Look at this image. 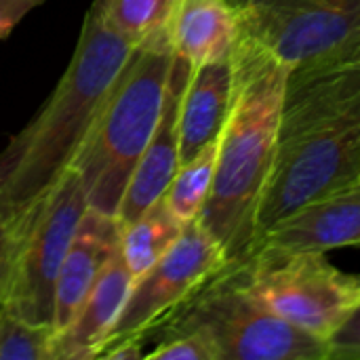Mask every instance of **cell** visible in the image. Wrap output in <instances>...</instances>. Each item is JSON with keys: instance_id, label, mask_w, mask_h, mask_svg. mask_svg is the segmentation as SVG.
Wrapping results in <instances>:
<instances>
[{"instance_id": "obj_1", "label": "cell", "mask_w": 360, "mask_h": 360, "mask_svg": "<svg viewBox=\"0 0 360 360\" xmlns=\"http://www.w3.org/2000/svg\"><path fill=\"white\" fill-rule=\"evenodd\" d=\"M360 184V53L293 65L276 154L257 209L262 236L306 205ZM257 249V247H255Z\"/></svg>"}, {"instance_id": "obj_2", "label": "cell", "mask_w": 360, "mask_h": 360, "mask_svg": "<svg viewBox=\"0 0 360 360\" xmlns=\"http://www.w3.org/2000/svg\"><path fill=\"white\" fill-rule=\"evenodd\" d=\"M135 49L105 23L93 0L55 91L0 152V211L17 234L72 169Z\"/></svg>"}, {"instance_id": "obj_3", "label": "cell", "mask_w": 360, "mask_h": 360, "mask_svg": "<svg viewBox=\"0 0 360 360\" xmlns=\"http://www.w3.org/2000/svg\"><path fill=\"white\" fill-rule=\"evenodd\" d=\"M234 91L219 133L211 196L198 217L221 245L228 266L245 264L257 247L255 221L268 184L289 65L243 30L234 51Z\"/></svg>"}, {"instance_id": "obj_4", "label": "cell", "mask_w": 360, "mask_h": 360, "mask_svg": "<svg viewBox=\"0 0 360 360\" xmlns=\"http://www.w3.org/2000/svg\"><path fill=\"white\" fill-rule=\"evenodd\" d=\"M173 57L165 27L135 49L101 108L72 165L84 184L91 209L116 217L131 173L158 127Z\"/></svg>"}, {"instance_id": "obj_5", "label": "cell", "mask_w": 360, "mask_h": 360, "mask_svg": "<svg viewBox=\"0 0 360 360\" xmlns=\"http://www.w3.org/2000/svg\"><path fill=\"white\" fill-rule=\"evenodd\" d=\"M198 331L219 360H327L329 344L289 325L247 287L240 268H224L167 325Z\"/></svg>"}, {"instance_id": "obj_6", "label": "cell", "mask_w": 360, "mask_h": 360, "mask_svg": "<svg viewBox=\"0 0 360 360\" xmlns=\"http://www.w3.org/2000/svg\"><path fill=\"white\" fill-rule=\"evenodd\" d=\"M234 268L266 308L327 344L360 304V276L335 268L327 253L257 249Z\"/></svg>"}, {"instance_id": "obj_7", "label": "cell", "mask_w": 360, "mask_h": 360, "mask_svg": "<svg viewBox=\"0 0 360 360\" xmlns=\"http://www.w3.org/2000/svg\"><path fill=\"white\" fill-rule=\"evenodd\" d=\"M86 209L84 184L80 175L70 169L19 232L11 285L2 308L30 325L53 329L59 268Z\"/></svg>"}, {"instance_id": "obj_8", "label": "cell", "mask_w": 360, "mask_h": 360, "mask_svg": "<svg viewBox=\"0 0 360 360\" xmlns=\"http://www.w3.org/2000/svg\"><path fill=\"white\" fill-rule=\"evenodd\" d=\"M226 266L228 259L221 245L202 224L198 219L186 224L175 245L133 281L99 354L124 340H146L158 327H165Z\"/></svg>"}, {"instance_id": "obj_9", "label": "cell", "mask_w": 360, "mask_h": 360, "mask_svg": "<svg viewBox=\"0 0 360 360\" xmlns=\"http://www.w3.org/2000/svg\"><path fill=\"white\" fill-rule=\"evenodd\" d=\"M245 32L289 68L360 44V0H247Z\"/></svg>"}, {"instance_id": "obj_10", "label": "cell", "mask_w": 360, "mask_h": 360, "mask_svg": "<svg viewBox=\"0 0 360 360\" xmlns=\"http://www.w3.org/2000/svg\"><path fill=\"white\" fill-rule=\"evenodd\" d=\"M188 76L190 65L175 55L158 127L148 148L143 150L135 171L131 173V179L127 184L124 196L116 213L122 226L133 224L156 200H160L167 194L179 169V101Z\"/></svg>"}, {"instance_id": "obj_11", "label": "cell", "mask_w": 360, "mask_h": 360, "mask_svg": "<svg viewBox=\"0 0 360 360\" xmlns=\"http://www.w3.org/2000/svg\"><path fill=\"white\" fill-rule=\"evenodd\" d=\"M122 224L114 215L86 209L78 221L55 285L53 335L70 325L99 274L120 249Z\"/></svg>"}, {"instance_id": "obj_12", "label": "cell", "mask_w": 360, "mask_h": 360, "mask_svg": "<svg viewBox=\"0 0 360 360\" xmlns=\"http://www.w3.org/2000/svg\"><path fill=\"white\" fill-rule=\"evenodd\" d=\"M344 247H360V184L306 205L270 228L257 245V249L319 253Z\"/></svg>"}, {"instance_id": "obj_13", "label": "cell", "mask_w": 360, "mask_h": 360, "mask_svg": "<svg viewBox=\"0 0 360 360\" xmlns=\"http://www.w3.org/2000/svg\"><path fill=\"white\" fill-rule=\"evenodd\" d=\"M245 30L243 8L232 0H175L167 38L190 68L232 55Z\"/></svg>"}, {"instance_id": "obj_14", "label": "cell", "mask_w": 360, "mask_h": 360, "mask_svg": "<svg viewBox=\"0 0 360 360\" xmlns=\"http://www.w3.org/2000/svg\"><path fill=\"white\" fill-rule=\"evenodd\" d=\"M120 249L108 262L84 304L65 329L53 335L51 360H93L97 359L101 344L114 327L129 291L133 287Z\"/></svg>"}, {"instance_id": "obj_15", "label": "cell", "mask_w": 360, "mask_h": 360, "mask_svg": "<svg viewBox=\"0 0 360 360\" xmlns=\"http://www.w3.org/2000/svg\"><path fill=\"white\" fill-rule=\"evenodd\" d=\"M234 91V61H209L190 68L179 101V167L219 139Z\"/></svg>"}, {"instance_id": "obj_16", "label": "cell", "mask_w": 360, "mask_h": 360, "mask_svg": "<svg viewBox=\"0 0 360 360\" xmlns=\"http://www.w3.org/2000/svg\"><path fill=\"white\" fill-rule=\"evenodd\" d=\"M181 230L184 224L171 213L165 196L133 224L122 226L120 255L133 278H139L143 272H148L175 245Z\"/></svg>"}, {"instance_id": "obj_17", "label": "cell", "mask_w": 360, "mask_h": 360, "mask_svg": "<svg viewBox=\"0 0 360 360\" xmlns=\"http://www.w3.org/2000/svg\"><path fill=\"white\" fill-rule=\"evenodd\" d=\"M219 139L207 146L190 162L181 165L165 194V202L171 213L186 226L200 217L213 188L217 167Z\"/></svg>"}, {"instance_id": "obj_18", "label": "cell", "mask_w": 360, "mask_h": 360, "mask_svg": "<svg viewBox=\"0 0 360 360\" xmlns=\"http://www.w3.org/2000/svg\"><path fill=\"white\" fill-rule=\"evenodd\" d=\"M105 23L133 46L167 27L175 0H95Z\"/></svg>"}, {"instance_id": "obj_19", "label": "cell", "mask_w": 360, "mask_h": 360, "mask_svg": "<svg viewBox=\"0 0 360 360\" xmlns=\"http://www.w3.org/2000/svg\"><path fill=\"white\" fill-rule=\"evenodd\" d=\"M53 329L30 325L0 306V360H51Z\"/></svg>"}, {"instance_id": "obj_20", "label": "cell", "mask_w": 360, "mask_h": 360, "mask_svg": "<svg viewBox=\"0 0 360 360\" xmlns=\"http://www.w3.org/2000/svg\"><path fill=\"white\" fill-rule=\"evenodd\" d=\"M148 360H219L215 346L198 331H167V338L150 352Z\"/></svg>"}, {"instance_id": "obj_21", "label": "cell", "mask_w": 360, "mask_h": 360, "mask_svg": "<svg viewBox=\"0 0 360 360\" xmlns=\"http://www.w3.org/2000/svg\"><path fill=\"white\" fill-rule=\"evenodd\" d=\"M327 360H360V304L329 340Z\"/></svg>"}, {"instance_id": "obj_22", "label": "cell", "mask_w": 360, "mask_h": 360, "mask_svg": "<svg viewBox=\"0 0 360 360\" xmlns=\"http://www.w3.org/2000/svg\"><path fill=\"white\" fill-rule=\"evenodd\" d=\"M17 245H19L17 228L0 211V306L4 304L6 293H8L13 264H15V255H17Z\"/></svg>"}, {"instance_id": "obj_23", "label": "cell", "mask_w": 360, "mask_h": 360, "mask_svg": "<svg viewBox=\"0 0 360 360\" xmlns=\"http://www.w3.org/2000/svg\"><path fill=\"white\" fill-rule=\"evenodd\" d=\"M42 2L46 0H0V40L6 38L13 27Z\"/></svg>"}, {"instance_id": "obj_24", "label": "cell", "mask_w": 360, "mask_h": 360, "mask_svg": "<svg viewBox=\"0 0 360 360\" xmlns=\"http://www.w3.org/2000/svg\"><path fill=\"white\" fill-rule=\"evenodd\" d=\"M146 340H124L108 350H103L99 354V359H108V360H135V359H143V344Z\"/></svg>"}, {"instance_id": "obj_25", "label": "cell", "mask_w": 360, "mask_h": 360, "mask_svg": "<svg viewBox=\"0 0 360 360\" xmlns=\"http://www.w3.org/2000/svg\"><path fill=\"white\" fill-rule=\"evenodd\" d=\"M232 2H234V4H238V6H243V4H245V0H232Z\"/></svg>"}, {"instance_id": "obj_26", "label": "cell", "mask_w": 360, "mask_h": 360, "mask_svg": "<svg viewBox=\"0 0 360 360\" xmlns=\"http://www.w3.org/2000/svg\"><path fill=\"white\" fill-rule=\"evenodd\" d=\"M350 51H360V44H356L354 49H350Z\"/></svg>"}, {"instance_id": "obj_27", "label": "cell", "mask_w": 360, "mask_h": 360, "mask_svg": "<svg viewBox=\"0 0 360 360\" xmlns=\"http://www.w3.org/2000/svg\"><path fill=\"white\" fill-rule=\"evenodd\" d=\"M245 2H247V0H245Z\"/></svg>"}, {"instance_id": "obj_28", "label": "cell", "mask_w": 360, "mask_h": 360, "mask_svg": "<svg viewBox=\"0 0 360 360\" xmlns=\"http://www.w3.org/2000/svg\"><path fill=\"white\" fill-rule=\"evenodd\" d=\"M359 53H360V51H359Z\"/></svg>"}]
</instances>
